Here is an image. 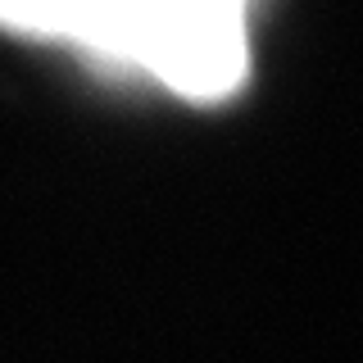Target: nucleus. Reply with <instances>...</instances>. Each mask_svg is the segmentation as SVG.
I'll return each mask as SVG.
<instances>
[{"label": "nucleus", "instance_id": "1", "mask_svg": "<svg viewBox=\"0 0 363 363\" xmlns=\"http://www.w3.org/2000/svg\"><path fill=\"white\" fill-rule=\"evenodd\" d=\"M250 0H0V28L82 45L86 55L223 100L250 64Z\"/></svg>", "mask_w": 363, "mask_h": 363}]
</instances>
